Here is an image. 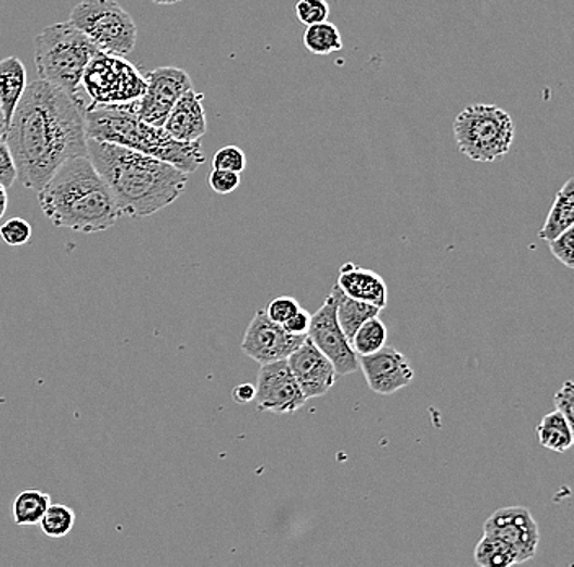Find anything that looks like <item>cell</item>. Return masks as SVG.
Returning a JSON list of instances; mask_svg holds the SVG:
<instances>
[{"instance_id": "cell-15", "label": "cell", "mask_w": 574, "mask_h": 567, "mask_svg": "<svg viewBox=\"0 0 574 567\" xmlns=\"http://www.w3.org/2000/svg\"><path fill=\"white\" fill-rule=\"evenodd\" d=\"M288 363L307 401L329 393L339 376L329 356L320 352L309 337H306L303 345L288 358Z\"/></svg>"}, {"instance_id": "cell-2", "label": "cell", "mask_w": 574, "mask_h": 567, "mask_svg": "<svg viewBox=\"0 0 574 567\" xmlns=\"http://www.w3.org/2000/svg\"><path fill=\"white\" fill-rule=\"evenodd\" d=\"M89 158L109 184L122 218L155 215L187 188L188 174L180 168L123 146L89 139Z\"/></svg>"}, {"instance_id": "cell-28", "label": "cell", "mask_w": 574, "mask_h": 567, "mask_svg": "<svg viewBox=\"0 0 574 567\" xmlns=\"http://www.w3.org/2000/svg\"><path fill=\"white\" fill-rule=\"evenodd\" d=\"M31 229L30 223L24 218H12L8 223L0 226V239L12 248H18V245H25L30 242L31 239Z\"/></svg>"}, {"instance_id": "cell-23", "label": "cell", "mask_w": 574, "mask_h": 567, "mask_svg": "<svg viewBox=\"0 0 574 567\" xmlns=\"http://www.w3.org/2000/svg\"><path fill=\"white\" fill-rule=\"evenodd\" d=\"M303 41L304 47L317 56H327V54L343 50L342 34L329 21L307 27Z\"/></svg>"}, {"instance_id": "cell-37", "label": "cell", "mask_w": 574, "mask_h": 567, "mask_svg": "<svg viewBox=\"0 0 574 567\" xmlns=\"http://www.w3.org/2000/svg\"><path fill=\"white\" fill-rule=\"evenodd\" d=\"M9 197L8 188L0 184V219L4 218L5 212H8Z\"/></svg>"}, {"instance_id": "cell-7", "label": "cell", "mask_w": 574, "mask_h": 567, "mask_svg": "<svg viewBox=\"0 0 574 567\" xmlns=\"http://www.w3.org/2000/svg\"><path fill=\"white\" fill-rule=\"evenodd\" d=\"M69 22L103 53L128 56L136 48L138 27L115 0H82L71 12Z\"/></svg>"}, {"instance_id": "cell-27", "label": "cell", "mask_w": 574, "mask_h": 567, "mask_svg": "<svg viewBox=\"0 0 574 567\" xmlns=\"http://www.w3.org/2000/svg\"><path fill=\"white\" fill-rule=\"evenodd\" d=\"M296 14L301 24L306 27L322 24L330 18V4L327 0H299L296 4Z\"/></svg>"}, {"instance_id": "cell-21", "label": "cell", "mask_w": 574, "mask_h": 567, "mask_svg": "<svg viewBox=\"0 0 574 567\" xmlns=\"http://www.w3.org/2000/svg\"><path fill=\"white\" fill-rule=\"evenodd\" d=\"M51 495L40 489H25L12 502V518L18 527L40 525L41 518L50 507Z\"/></svg>"}, {"instance_id": "cell-38", "label": "cell", "mask_w": 574, "mask_h": 567, "mask_svg": "<svg viewBox=\"0 0 574 567\" xmlns=\"http://www.w3.org/2000/svg\"><path fill=\"white\" fill-rule=\"evenodd\" d=\"M8 128L9 123L8 119H5L4 110H2V105H0V136H5Z\"/></svg>"}, {"instance_id": "cell-22", "label": "cell", "mask_w": 574, "mask_h": 567, "mask_svg": "<svg viewBox=\"0 0 574 567\" xmlns=\"http://www.w3.org/2000/svg\"><path fill=\"white\" fill-rule=\"evenodd\" d=\"M381 307L374 306V304L366 303V301L355 300V298L348 297V294L340 293L339 306H336V317H339L340 326H342L343 332H345L348 342H353V337L358 332L359 327L366 323V320L372 319V317L379 316Z\"/></svg>"}, {"instance_id": "cell-35", "label": "cell", "mask_w": 574, "mask_h": 567, "mask_svg": "<svg viewBox=\"0 0 574 567\" xmlns=\"http://www.w3.org/2000/svg\"><path fill=\"white\" fill-rule=\"evenodd\" d=\"M310 323H312V314L307 313L306 310L301 307L291 319H288L282 324V327H284L288 332L293 333V336H307V332H309L310 329Z\"/></svg>"}, {"instance_id": "cell-26", "label": "cell", "mask_w": 574, "mask_h": 567, "mask_svg": "<svg viewBox=\"0 0 574 567\" xmlns=\"http://www.w3.org/2000/svg\"><path fill=\"white\" fill-rule=\"evenodd\" d=\"M74 525H76V512L67 505L53 504V502L40 520L41 531L50 538L67 537L73 531Z\"/></svg>"}, {"instance_id": "cell-24", "label": "cell", "mask_w": 574, "mask_h": 567, "mask_svg": "<svg viewBox=\"0 0 574 567\" xmlns=\"http://www.w3.org/2000/svg\"><path fill=\"white\" fill-rule=\"evenodd\" d=\"M473 554H475V563L482 567H509L519 564L514 550L492 534H483Z\"/></svg>"}, {"instance_id": "cell-16", "label": "cell", "mask_w": 574, "mask_h": 567, "mask_svg": "<svg viewBox=\"0 0 574 567\" xmlns=\"http://www.w3.org/2000/svg\"><path fill=\"white\" fill-rule=\"evenodd\" d=\"M203 97V93H196L191 89L175 103L164 125L165 131L171 138L177 141L196 142L206 135L207 122Z\"/></svg>"}, {"instance_id": "cell-33", "label": "cell", "mask_w": 574, "mask_h": 567, "mask_svg": "<svg viewBox=\"0 0 574 567\" xmlns=\"http://www.w3.org/2000/svg\"><path fill=\"white\" fill-rule=\"evenodd\" d=\"M554 407L563 414L566 423L570 424L574 439V381H564L560 390L553 396Z\"/></svg>"}, {"instance_id": "cell-8", "label": "cell", "mask_w": 574, "mask_h": 567, "mask_svg": "<svg viewBox=\"0 0 574 567\" xmlns=\"http://www.w3.org/2000/svg\"><path fill=\"white\" fill-rule=\"evenodd\" d=\"M82 89L90 106L126 105L144 96L148 77L125 56L99 51L84 73Z\"/></svg>"}, {"instance_id": "cell-12", "label": "cell", "mask_w": 574, "mask_h": 567, "mask_svg": "<svg viewBox=\"0 0 574 567\" xmlns=\"http://www.w3.org/2000/svg\"><path fill=\"white\" fill-rule=\"evenodd\" d=\"M307 336H293L281 324L269 319L265 310H258L250 320L243 336L242 352L259 365L288 360L301 345Z\"/></svg>"}, {"instance_id": "cell-31", "label": "cell", "mask_w": 574, "mask_h": 567, "mask_svg": "<svg viewBox=\"0 0 574 567\" xmlns=\"http://www.w3.org/2000/svg\"><path fill=\"white\" fill-rule=\"evenodd\" d=\"M207 181H209L213 192L219 193V196H229V193L235 192L237 188L240 187V174L239 172L213 168Z\"/></svg>"}, {"instance_id": "cell-32", "label": "cell", "mask_w": 574, "mask_h": 567, "mask_svg": "<svg viewBox=\"0 0 574 567\" xmlns=\"http://www.w3.org/2000/svg\"><path fill=\"white\" fill-rule=\"evenodd\" d=\"M299 301L294 300L291 297H279L272 300L271 303L266 307V314L269 319L275 320L278 324H284L285 320L291 319L297 311L301 310Z\"/></svg>"}, {"instance_id": "cell-39", "label": "cell", "mask_w": 574, "mask_h": 567, "mask_svg": "<svg viewBox=\"0 0 574 567\" xmlns=\"http://www.w3.org/2000/svg\"><path fill=\"white\" fill-rule=\"evenodd\" d=\"M155 5H175L178 4V2H181V0H152Z\"/></svg>"}, {"instance_id": "cell-30", "label": "cell", "mask_w": 574, "mask_h": 567, "mask_svg": "<svg viewBox=\"0 0 574 567\" xmlns=\"http://www.w3.org/2000/svg\"><path fill=\"white\" fill-rule=\"evenodd\" d=\"M550 244L551 254L567 268H574V225L564 229Z\"/></svg>"}, {"instance_id": "cell-17", "label": "cell", "mask_w": 574, "mask_h": 567, "mask_svg": "<svg viewBox=\"0 0 574 567\" xmlns=\"http://www.w3.org/2000/svg\"><path fill=\"white\" fill-rule=\"evenodd\" d=\"M336 285L342 288L343 293L355 298V300L374 304L381 310L387 307V284L378 272L369 270V268L359 267V265L348 262V264L342 265V268H340Z\"/></svg>"}, {"instance_id": "cell-25", "label": "cell", "mask_w": 574, "mask_h": 567, "mask_svg": "<svg viewBox=\"0 0 574 567\" xmlns=\"http://www.w3.org/2000/svg\"><path fill=\"white\" fill-rule=\"evenodd\" d=\"M387 336V326L379 319V316L372 317L366 320L353 337V350L358 356L371 355L385 346Z\"/></svg>"}, {"instance_id": "cell-1", "label": "cell", "mask_w": 574, "mask_h": 567, "mask_svg": "<svg viewBox=\"0 0 574 567\" xmlns=\"http://www.w3.org/2000/svg\"><path fill=\"white\" fill-rule=\"evenodd\" d=\"M86 112L84 97L47 80L28 84L4 136L25 188L40 192L64 162L89 155Z\"/></svg>"}, {"instance_id": "cell-29", "label": "cell", "mask_w": 574, "mask_h": 567, "mask_svg": "<svg viewBox=\"0 0 574 567\" xmlns=\"http://www.w3.org/2000/svg\"><path fill=\"white\" fill-rule=\"evenodd\" d=\"M246 167V155L239 146H224L214 154L213 168L239 172L242 174Z\"/></svg>"}, {"instance_id": "cell-36", "label": "cell", "mask_w": 574, "mask_h": 567, "mask_svg": "<svg viewBox=\"0 0 574 567\" xmlns=\"http://www.w3.org/2000/svg\"><path fill=\"white\" fill-rule=\"evenodd\" d=\"M255 396L256 387H253L252 383H242L232 390V400L235 401L237 404L252 403V401H255Z\"/></svg>"}, {"instance_id": "cell-34", "label": "cell", "mask_w": 574, "mask_h": 567, "mask_svg": "<svg viewBox=\"0 0 574 567\" xmlns=\"http://www.w3.org/2000/svg\"><path fill=\"white\" fill-rule=\"evenodd\" d=\"M17 165H15L14 155L4 136H0V184L5 188H11L17 180Z\"/></svg>"}, {"instance_id": "cell-10", "label": "cell", "mask_w": 574, "mask_h": 567, "mask_svg": "<svg viewBox=\"0 0 574 567\" xmlns=\"http://www.w3.org/2000/svg\"><path fill=\"white\" fill-rule=\"evenodd\" d=\"M256 407L263 413L294 414L307 403L288 360L262 365L256 380Z\"/></svg>"}, {"instance_id": "cell-5", "label": "cell", "mask_w": 574, "mask_h": 567, "mask_svg": "<svg viewBox=\"0 0 574 567\" xmlns=\"http://www.w3.org/2000/svg\"><path fill=\"white\" fill-rule=\"evenodd\" d=\"M99 48L76 27L51 25L35 38V67L41 80L80 97L82 77Z\"/></svg>"}, {"instance_id": "cell-3", "label": "cell", "mask_w": 574, "mask_h": 567, "mask_svg": "<svg viewBox=\"0 0 574 567\" xmlns=\"http://www.w3.org/2000/svg\"><path fill=\"white\" fill-rule=\"evenodd\" d=\"M41 212L56 228L93 235L115 226V197L89 155L64 162L38 192Z\"/></svg>"}, {"instance_id": "cell-11", "label": "cell", "mask_w": 574, "mask_h": 567, "mask_svg": "<svg viewBox=\"0 0 574 567\" xmlns=\"http://www.w3.org/2000/svg\"><path fill=\"white\" fill-rule=\"evenodd\" d=\"M148 90L136 100L139 118L164 128L175 103L188 90L193 89L190 74L180 67H157L148 74Z\"/></svg>"}, {"instance_id": "cell-4", "label": "cell", "mask_w": 574, "mask_h": 567, "mask_svg": "<svg viewBox=\"0 0 574 567\" xmlns=\"http://www.w3.org/2000/svg\"><path fill=\"white\" fill-rule=\"evenodd\" d=\"M87 136L152 155L191 175L206 162L201 141L171 138L165 128L139 118L136 102L126 105L87 106Z\"/></svg>"}, {"instance_id": "cell-6", "label": "cell", "mask_w": 574, "mask_h": 567, "mask_svg": "<svg viewBox=\"0 0 574 567\" xmlns=\"http://www.w3.org/2000/svg\"><path fill=\"white\" fill-rule=\"evenodd\" d=\"M457 148L473 162H495L505 158L514 142V122L496 105H470L454 119Z\"/></svg>"}, {"instance_id": "cell-19", "label": "cell", "mask_w": 574, "mask_h": 567, "mask_svg": "<svg viewBox=\"0 0 574 567\" xmlns=\"http://www.w3.org/2000/svg\"><path fill=\"white\" fill-rule=\"evenodd\" d=\"M574 225V178H570L554 197L550 213L538 231L541 241H553L560 232Z\"/></svg>"}, {"instance_id": "cell-20", "label": "cell", "mask_w": 574, "mask_h": 567, "mask_svg": "<svg viewBox=\"0 0 574 567\" xmlns=\"http://www.w3.org/2000/svg\"><path fill=\"white\" fill-rule=\"evenodd\" d=\"M538 443L554 453H564L574 445L570 424L560 411L554 410L541 417L537 427Z\"/></svg>"}, {"instance_id": "cell-13", "label": "cell", "mask_w": 574, "mask_h": 567, "mask_svg": "<svg viewBox=\"0 0 574 567\" xmlns=\"http://www.w3.org/2000/svg\"><path fill=\"white\" fill-rule=\"evenodd\" d=\"M483 530L485 534H492L508 543L518 554L519 564L532 559L537 553L540 530L527 508H499L485 521Z\"/></svg>"}, {"instance_id": "cell-14", "label": "cell", "mask_w": 574, "mask_h": 567, "mask_svg": "<svg viewBox=\"0 0 574 567\" xmlns=\"http://www.w3.org/2000/svg\"><path fill=\"white\" fill-rule=\"evenodd\" d=\"M359 368L365 373L369 388L381 396H392L411 385L413 368L404 353L394 346H382L371 355L359 356Z\"/></svg>"}, {"instance_id": "cell-18", "label": "cell", "mask_w": 574, "mask_h": 567, "mask_svg": "<svg viewBox=\"0 0 574 567\" xmlns=\"http://www.w3.org/2000/svg\"><path fill=\"white\" fill-rule=\"evenodd\" d=\"M27 86V70L18 58L9 56L0 61V105L8 123L14 118Z\"/></svg>"}, {"instance_id": "cell-9", "label": "cell", "mask_w": 574, "mask_h": 567, "mask_svg": "<svg viewBox=\"0 0 574 567\" xmlns=\"http://www.w3.org/2000/svg\"><path fill=\"white\" fill-rule=\"evenodd\" d=\"M340 293H342V288L335 285L320 310L312 314V323H310L307 337L312 340L314 345L320 352L329 356L330 362L335 366L336 375L346 376L359 369V356L346 339L339 317H336Z\"/></svg>"}]
</instances>
